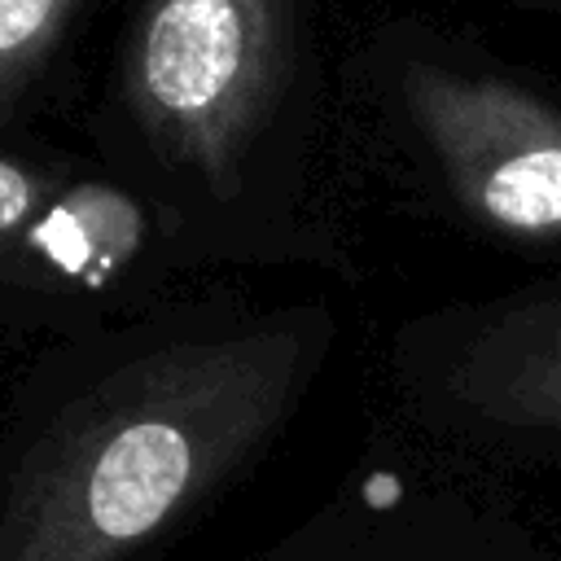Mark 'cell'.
<instances>
[{"label": "cell", "instance_id": "5b68a950", "mask_svg": "<svg viewBox=\"0 0 561 561\" xmlns=\"http://www.w3.org/2000/svg\"><path fill=\"white\" fill-rule=\"evenodd\" d=\"M79 0H0V105L44 61Z\"/></svg>", "mask_w": 561, "mask_h": 561}, {"label": "cell", "instance_id": "8992f818", "mask_svg": "<svg viewBox=\"0 0 561 561\" xmlns=\"http://www.w3.org/2000/svg\"><path fill=\"white\" fill-rule=\"evenodd\" d=\"M557 408H561V368H557Z\"/></svg>", "mask_w": 561, "mask_h": 561}, {"label": "cell", "instance_id": "6da1fadb", "mask_svg": "<svg viewBox=\"0 0 561 561\" xmlns=\"http://www.w3.org/2000/svg\"><path fill=\"white\" fill-rule=\"evenodd\" d=\"M298 333L145 355L75 399L18 460L0 561H123L193 508L280 421Z\"/></svg>", "mask_w": 561, "mask_h": 561}, {"label": "cell", "instance_id": "7a4b0ae2", "mask_svg": "<svg viewBox=\"0 0 561 561\" xmlns=\"http://www.w3.org/2000/svg\"><path fill=\"white\" fill-rule=\"evenodd\" d=\"M276 0H149L127 57V101L153 145L206 180H228L285 79Z\"/></svg>", "mask_w": 561, "mask_h": 561}, {"label": "cell", "instance_id": "277c9868", "mask_svg": "<svg viewBox=\"0 0 561 561\" xmlns=\"http://www.w3.org/2000/svg\"><path fill=\"white\" fill-rule=\"evenodd\" d=\"M425 127L460 202L500 232H561V123L495 83H447L425 96Z\"/></svg>", "mask_w": 561, "mask_h": 561}, {"label": "cell", "instance_id": "52a82bcc", "mask_svg": "<svg viewBox=\"0 0 561 561\" xmlns=\"http://www.w3.org/2000/svg\"><path fill=\"white\" fill-rule=\"evenodd\" d=\"M285 561H298V557H285Z\"/></svg>", "mask_w": 561, "mask_h": 561}, {"label": "cell", "instance_id": "3957f363", "mask_svg": "<svg viewBox=\"0 0 561 561\" xmlns=\"http://www.w3.org/2000/svg\"><path fill=\"white\" fill-rule=\"evenodd\" d=\"M145 206L114 184L53 175L0 153V285L96 294L158 245Z\"/></svg>", "mask_w": 561, "mask_h": 561}]
</instances>
